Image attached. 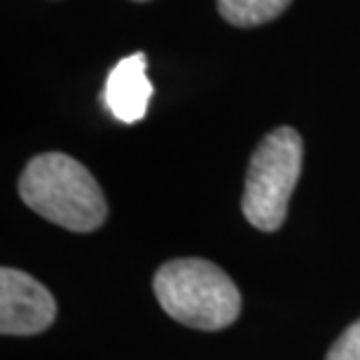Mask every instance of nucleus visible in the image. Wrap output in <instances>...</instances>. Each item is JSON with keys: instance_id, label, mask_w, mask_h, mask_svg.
Segmentation results:
<instances>
[{"instance_id": "nucleus-1", "label": "nucleus", "mask_w": 360, "mask_h": 360, "mask_svg": "<svg viewBox=\"0 0 360 360\" xmlns=\"http://www.w3.org/2000/svg\"><path fill=\"white\" fill-rule=\"evenodd\" d=\"M19 197L31 211L70 232H94L108 215L96 178L63 153L33 157L19 178Z\"/></svg>"}, {"instance_id": "nucleus-7", "label": "nucleus", "mask_w": 360, "mask_h": 360, "mask_svg": "<svg viewBox=\"0 0 360 360\" xmlns=\"http://www.w3.org/2000/svg\"><path fill=\"white\" fill-rule=\"evenodd\" d=\"M326 360H360V319L342 333Z\"/></svg>"}, {"instance_id": "nucleus-8", "label": "nucleus", "mask_w": 360, "mask_h": 360, "mask_svg": "<svg viewBox=\"0 0 360 360\" xmlns=\"http://www.w3.org/2000/svg\"><path fill=\"white\" fill-rule=\"evenodd\" d=\"M136 3H146V0H136Z\"/></svg>"}, {"instance_id": "nucleus-2", "label": "nucleus", "mask_w": 360, "mask_h": 360, "mask_svg": "<svg viewBox=\"0 0 360 360\" xmlns=\"http://www.w3.org/2000/svg\"><path fill=\"white\" fill-rule=\"evenodd\" d=\"M155 295L171 319L197 330H222L241 311V295L218 264L180 257L155 274Z\"/></svg>"}, {"instance_id": "nucleus-4", "label": "nucleus", "mask_w": 360, "mask_h": 360, "mask_svg": "<svg viewBox=\"0 0 360 360\" xmlns=\"http://www.w3.org/2000/svg\"><path fill=\"white\" fill-rule=\"evenodd\" d=\"M56 302L40 281L3 267L0 271V330L3 335H38L54 323Z\"/></svg>"}, {"instance_id": "nucleus-6", "label": "nucleus", "mask_w": 360, "mask_h": 360, "mask_svg": "<svg viewBox=\"0 0 360 360\" xmlns=\"http://www.w3.org/2000/svg\"><path fill=\"white\" fill-rule=\"evenodd\" d=\"M288 5L290 0H218L222 19L239 28L267 24L283 14Z\"/></svg>"}, {"instance_id": "nucleus-3", "label": "nucleus", "mask_w": 360, "mask_h": 360, "mask_svg": "<svg viewBox=\"0 0 360 360\" xmlns=\"http://www.w3.org/2000/svg\"><path fill=\"white\" fill-rule=\"evenodd\" d=\"M302 174V139L290 127H278L262 139L250 157L241 208L260 232L283 225L288 201Z\"/></svg>"}, {"instance_id": "nucleus-5", "label": "nucleus", "mask_w": 360, "mask_h": 360, "mask_svg": "<svg viewBox=\"0 0 360 360\" xmlns=\"http://www.w3.org/2000/svg\"><path fill=\"white\" fill-rule=\"evenodd\" d=\"M146 68V54L139 52L122 59L105 80L101 101L112 112V117H117L124 124H134V122L146 117L148 112V103L153 98V84L148 80Z\"/></svg>"}]
</instances>
